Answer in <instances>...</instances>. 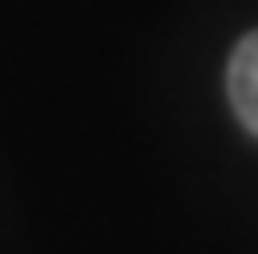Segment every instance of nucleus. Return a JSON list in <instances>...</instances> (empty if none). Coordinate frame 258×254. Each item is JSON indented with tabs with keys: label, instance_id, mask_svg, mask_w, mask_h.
Here are the masks:
<instances>
[{
	"label": "nucleus",
	"instance_id": "f257e3e1",
	"mask_svg": "<svg viewBox=\"0 0 258 254\" xmlns=\"http://www.w3.org/2000/svg\"><path fill=\"white\" fill-rule=\"evenodd\" d=\"M226 93L238 121L258 137V28L246 32L226 65Z\"/></svg>",
	"mask_w": 258,
	"mask_h": 254
}]
</instances>
